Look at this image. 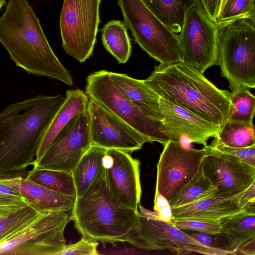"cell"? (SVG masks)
Listing matches in <instances>:
<instances>
[{"label": "cell", "mask_w": 255, "mask_h": 255, "mask_svg": "<svg viewBox=\"0 0 255 255\" xmlns=\"http://www.w3.org/2000/svg\"><path fill=\"white\" fill-rule=\"evenodd\" d=\"M0 43L16 66L28 74L72 86L70 72L52 50L27 0H9L0 17Z\"/></svg>", "instance_id": "1"}, {"label": "cell", "mask_w": 255, "mask_h": 255, "mask_svg": "<svg viewBox=\"0 0 255 255\" xmlns=\"http://www.w3.org/2000/svg\"><path fill=\"white\" fill-rule=\"evenodd\" d=\"M64 99L60 94L39 95L0 113V173L33 165L41 139Z\"/></svg>", "instance_id": "2"}, {"label": "cell", "mask_w": 255, "mask_h": 255, "mask_svg": "<svg viewBox=\"0 0 255 255\" xmlns=\"http://www.w3.org/2000/svg\"><path fill=\"white\" fill-rule=\"evenodd\" d=\"M143 82L160 97L221 128L229 118L231 92L183 62L159 64Z\"/></svg>", "instance_id": "3"}, {"label": "cell", "mask_w": 255, "mask_h": 255, "mask_svg": "<svg viewBox=\"0 0 255 255\" xmlns=\"http://www.w3.org/2000/svg\"><path fill=\"white\" fill-rule=\"evenodd\" d=\"M71 213L82 237L103 244L128 243L140 226L138 211L120 204L112 196L104 167L87 190L76 198Z\"/></svg>", "instance_id": "4"}, {"label": "cell", "mask_w": 255, "mask_h": 255, "mask_svg": "<svg viewBox=\"0 0 255 255\" xmlns=\"http://www.w3.org/2000/svg\"><path fill=\"white\" fill-rule=\"evenodd\" d=\"M255 24L241 18L217 27L218 65L232 92L255 87Z\"/></svg>", "instance_id": "5"}, {"label": "cell", "mask_w": 255, "mask_h": 255, "mask_svg": "<svg viewBox=\"0 0 255 255\" xmlns=\"http://www.w3.org/2000/svg\"><path fill=\"white\" fill-rule=\"evenodd\" d=\"M85 93L89 98L133 128L151 143L163 145L169 141L181 143L182 137L161 121L146 116L125 98L113 83L109 71L90 74L87 78Z\"/></svg>", "instance_id": "6"}, {"label": "cell", "mask_w": 255, "mask_h": 255, "mask_svg": "<svg viewBox=\"0 0 255 255\" xmlns=\"http://www.w3.org/2000/svg\"><path fill=\"white\" fill-rule=\"evenodd\" d=\"M124 23L135 42L160 64L183 62L178 35L172 32L141 0H117Z\"/></svg>", "instance_id": "7"}, {"label": "cell", "mask_w": 255, "mask_h": 255, "mask_svg": "<svg viewBox=\"0 0 255 255\" xmlns=\"http://www.w3.org/2000/svg\"><path fill=\"white\" fill-rule=\"evenodd\" d=\"M101 0H63L60 16L62 46L82 63L93 54L100 22Z\"/></svg>", "instance_id": "8"}, {"label": "cell", "mask_w": 255, "mask_h": 255, "mask_svg": "<svg viewBox=\"0 0 255 255\" xmlns=\"http://www.w3.org/2000/svg\"><path fill=\"white\" fill-rule=\"evenodd\" d=\"M71 211L42 214L0 244V255H59L66 244L64 233L72 220Z\"/></svg>", "instance_id": "9"}, {"label": "cell", "mask_w": 255, "mask_h": 255, "mask_svg": "<svg viewBox=\"0 0 255 255\" xmlns=\"http://www.w3.org/2000/svg\"><path fill=\"white\" fill-rule=\"evenodd\" d=\"M178 38L183 62L202 73L218 65L217 27L197 3L186 13Z\"/></svg>", "instance_id": "10"}, {"label": "cell", "mask_w": 255, "mask_h": 255, "mask_svg": "<svg viewBox=\"0 0 255 255\" xmlns=\"http://www.w3.org/2000/svg\"><path fill=\"white\" fill-rule=\"evenodd\" d=\"M207 153L169 141L164 145L157 164L155 190L168 201L176 197L199 170Z\"/></svg>", "instance_id": "11"}, {"label": "cell", "mask_w": 255, "mask_h": 255, "mask_svg": "<svg viewBox=\"0 0 255 255\" xmlns=\"http://www.w3.org/2000/svg\"><path fill=\"white\" fill-rule=\"evenodd\" d=\"M88 110L73 118L59 132L33 167L72 173L91 146Z\"/></svg>", "instance_id": "12"}, {"label": "cell", "mask_w": 255, "mask_h": 255, "mask_svg": "<svg viewBox=\"0 0 255 255\" xmlns=\"http://www.w3.org/2000/svg\"><path fill=\"white\" fill-rule=\"evenodd\" d=\"M139 218L140 228L128 242L137 248L174 250L177 254L194 253L208 255H232L229 252L201 244L175 227L173 222H165L141 214Z\"/></svg>", "instance_id": "13"}, {"label": "cell", "mask_w": 255, "mask_h": 255, "mask_svg": "<svg viewBox=\"0 0 255 255\" xmlns=\"http://www.w3.org/2000/svg\"><path fill=\"white\" fill-rule=\"evenodd\" d=\"M201 168L203 175L217 189L216 196L230 198L242 194L255 182V167L207 145Z\"/></svg>", "instance_id": "14"}, {"label": "cell", "mask_w": 255, "mask_h": 255, "mask_svg": "<svg viewBox=\"0 0 255 255\" xmlns=\"http://www.w3.org/2000/svg\"><path fill=\"white\" fill-rule=\"evenodd\" d=\"M91 146L128 153L140 149L149 139L119 117L89 99Z\"/></svg>", "instance_id": "15"}, {"label": "cell", "mask_w": 255, "mask_h": 255, "mask_svg": "<svg viewBox=\"0 0 255 255\" xmlns=\"http://www.w3.org/2000/svg\"><path fill=\"white\" fill-rule=\"evenodd\" d=\"M104 167L108 188L120 204L138 211L141 188L140 162L128 152L107 149Z\"/></svg>", "instance_id": "16"}, {"label": "cell", "mask_w": 255, "mask_h": 255, "mask_svg": "<svg viewBox=\"0 0 255 255\" xmlns=\"http://www.w3.org/2000/svg\"><path fill=\"white\" fill-rule=\"evenodd\" d=\"M160 121L175 133L190 142L206 146L211 137L217 136L221 127L161 97L159 98Z\"/></svg>", "instance_id": "17"}, {"label": "cell", "mask_w": 255, "mask_h": 255, "mask_svg": "<svg viewBox=\"0 0 255 255\" xmlns=\"http://www.w3.org/2000/svg\"><path fill=\"white\" fill-rule=\"evenodd\" d=\"M18 172L0 173V183L16 190L40 213L70 211L73 208L76 198L55 192Z\"/></svg>", "instance_id": "18"}, {"label": "cell", "mask_w": 255, "mask_h": 255, "mask_svg": "<svg viewBox=\"0 0 255 255\" xmlns=\"http://www.w3.org/2000/svg\"><path fill=\"white\" fill-rule=\"evenodd\" d=\"M242 194L230 198L214 195L172 208L174 220L190 219L220 222L222 219L245 209L241 208L239 204Z\"/></svg>", "instance_id": "19"}, {"label": "cell", "mask_w": 255, "mask_h": 255, "mask_svg": "<svg viewBox=\"0 0 255 255\" xmlns=\"http://www.w3.org/2000/svg\"><path fill=\"white\" fill-rule=\"evenodd\" d=\"M89 101L88 96L80 89L66 91L63 103L41 139L34 162L40 160L56 135L73 118L88 110Z\"/></svg>", "instance_id": "20"}, {"label": "cell", "mask_w": 255, "mask_h": 255, "mask_svg": "<svg viewBox=\"0 0 255 255\" xmlns=\"http://www.w3.org/2000/svg\"><path fill=\"white\" fill-rule=\"evenodd\" d=\"M120 93L146 116L160 121V96L143 82L125 74L109 72Z\"/></svg>", "instance_id": "21"}, {"label": "cell", "mask_w": 255, "mask_h": 255, "mask_svg": "<svg viewBox=\"0 0 255 255\" xmlns=\"http://www.w3.org/2000/svg\"><path fill=\"white\" fill-rule=\"evenodd\" d=\"M220 224V234L226 241V250L236 255L238 248L255 239V206L227 216Z\"/></svg>", "instance_id": "22"}, {"label": "cell", "mask_w": 255, "mask_h": 255, "mask_svg": "<svg viewBox=\"0 0 255 255\" xmlns=\"http://www.w3.org/2000/svg\"><path fill=\"white\" fill-rule=\"evenodd\" d=\"M42 214L28 203L0 207V244L23 230Z\"/></svg>", "instance_id": "23"}, {"label": "cell", "mask_w": 255, "mask_h": 255, "mask_svg": "<svg viewBox=\"0 0 255 255\" xmlns=\"http://www.w3.org/2000/svg\"><path fill=\"white\" fill-rule=\"evenodd\" d=\"M150 11L172 32L181 31L188 11L197 0H141Z\"/></svg>", "instance_id": "24"}, {"label": "cell", "mask_w": 255, "mask_h": 255, "mask_svg": "<svg viewBox=\"0 0 255 255\" xmlns=\"http://www.w3.org/2000/svg\"><path fill=\"white\" fill-rule=\"evenodd\" d=\"M106 149L91 146L73 171L72 173L76 187L77 197L81 196L87 190L103 169Z\"/></svg>", "instance_id": "25"}, {"label": "cell", "mask_w": 255, "mask_h": 255, "mask_svg": "<svg viewBox=\"0 0 255 255\" xmlns=\"http://www.w3.org/2000/svg\"><path fill=\"white\" fill-rule=\"evenodd\" d=\"M102 40L105 48L120 64L128 61L131 53V45L123 21L112 20L105 24L102 29Z\"/></svg>", "instance_id": "26"}, {"label": "cell", "mask_w": 255, "mask_h": 255, "mask_svg": "<svg viewBox=\"0 0 255 255\" xmlns=\"http://www.w3.org/2000/svg\"><path fill=\"white\" fill-rule=\"evenodd\" d=\"M25 177L57 193L77 197L76 187L72 173L33 167Z\"/></svg>", "instance_id": "27"}, {"label": "cell", "mask_w": 255, "mask_h": 255, "mask_svg": "<svg viewBox=\"0 0 255 255\" xmlns=\"http://www.w3.org/2000/svg\"><path fill=\"white\" fill-rule=\"evenodd\" d=\"M216 191L217 189L203 175L201 165L192 179L169 203L171 208L179 207L214 196Z\"/></svg>", "instance_id": "28"}, {"label": "cell", "mask_w": 255, "mask_h": 255, "mask_svg": "<svg viewBox=\"0 0 255 255\" xmlns=\"http://www.w3.org/2000/svg\"><path fill=\"white\" fill-rule=\"evenodd\" d=\"M216 137L226 145L247 147L255 145V128L253 122L228 120Z\"/></svg>", "instance_id": "29"}, {"label": "cell", "mask_w": 255, "mask_h": 255, "mask_svg": "<svg viewBox=\"0 0 255 255\" xmlns=\"http://www.w3.org/2000/svg\"><path fill=\"white\" fill-rule=\"evenodd\" d=\"M241 18L255 21V0H227L215 24L221 26Z\"/></svg>", "instance_id": "30"}, {"label": "cell", "mask_w": 255, "mask_h": 255, "mask_svg": "<svg viewBox=\"0 0 255 255\" xmlns=\"http://www.w3.org/2000/svg\"><path fill=\"white\" fill-rule=\"evenodd\" d=\"M255 97L248 89L231 92L230 116L228 120L253 122Z\"/></svg>", "instance_id": "31"}, {"label": "cell", "mask_w": 255, "mask_h": 255, "mask_svg": "<svg viewBox=\"0 0 255 255\" xmlns=\"http://www.w3.org/2000/svg\"><path fill=\"white\" fill-rule=\"evenodd\" d=\"M209 146L212 149L237 157L255 167V145L247 147H234L225 145L216 136Z\"/></svg>", "instance_id": "32"}, {"label": "cell", "mask_w": 255, "mask_h": 255, "mask_svg": "<svg viewBox=\"0 0 255 255\" xmlns=\"http://www.w3.org/2000/svg\"><path fill=\"white\" fill-rule=\"evenodd\" d=\"M172 222L175 227L182 230H191L212 235L219 234L221 232L220 222L190 219L173 220Z\"/></svg>", "instance_id": "33"}, {"label": "cell", "mask_w": 255, "mask_h": 255, "mask_svg": "<svg viewBox=\"0 0 255 255\" xmlns=\"http://www.w3.org/2000/svg\"><path fill=\"white\" fill-rule=\"evenodd\" d=\"M98 245V241L82 237L76 243L66 244L59 255H99L97 249Z\"/></svg>", "instance_id": "34"}, {"label": "cell", "mask_w": 255, "mask_h": 255, "mask_svg": "<svg viewBox=\"0 0 255 255\" xmlns=\"http://www.w3.org/2000/svg\"><path fill=\"white\" fill-rule=\"evenodd\" d=\"M153 210L158 220L171 222L174 219L169 201L156 190Z\"/></svg>", "instance_id": "35"}, {"label": "cell", "mask_w": 255, "mask_h": 255, "mask_svg": "<svg viewBox=\"0 0 255 255\" xmlns=\"http://www.w3.org/2000/svg\"><path fill=\"white\" fill-rule=\"evenodd\" d=\"M28 203L16 190L0 183V207Z\"/></svg>", "instance_id": "36"}, {"label": "cell", "mask_w": 255, "mask_h": 255, "mask_svg": "<svg viewBox=\"0 0 255 255\" xmlns=\"http://www.w3.org/2000/svg\"><path fill=\"white\" fill-rule=\"evenodd\" d=\"M222 0H197V4L207 17L216 22Z\"/></svg>", "instance_id": "37"}, {"label": "cell", "mask_w": 255, "mask_h": 255, "mask_svg": "<svg viewBox=\"0 0 255 255\" xmlns=\"http://www.w3.org/2000/svg\"><path fill=\"white\" fill-rule=\"evenodd\" d=\"M241 208H247L248 206L255 205V182L248 188L242 194L239 201Z\"/></svg>", "instance_id": "38"}, {"label": "cell", "mask_w": 255, "mask_h": 255, "mask_svg": "<svg viewBox=\"0 0 255 255\" xmlns=\"http://www.w3.org/2000/svg\"><path fill=\"white\" fill-rule=\"evenodd\" d=\"M188 235L203 245L217 248L213 243V241L211 237V235L201 232L192 233Z\"/></svg>", "instance_id": "39"}, {"label": "cell", "mask_w": 255, "mask_h": 255, "mask_svg": "<svg viewBox=\"0 0 255 255\" xmlns=\"http://www.w3.org/2000/svg\"><path fill=\"white\" fill-rule=\"evenodd\" d=\"M236 254L255 255V239H253L242 245L236 251Z\"/></svg>", "instance_id": "40"}, {"label": "cell", "mask_w": 255, "mask_h": 255, "mask_svg": "<svg viewBox=\"0 0 255 255\" xmlns=\"http://www.w3.org/2000/svg\"><path fill=\"white\" fill-rule=\"evenodd\" d=\"M6 0H0V9L1 7L5 4Z\"/></svg>", "instance_id": "41"}, {"label": "cell", "mask_w": 255, "mask_h": 255, "mask_svg": "<svg viewBox=\"0 0 255 255\" xmlns=\"http://www.w3.org/2000/svg\"><path fill=\"white\" fill-rule=\"evenodd\" d=\"M226 0H222L219 11L222 8V7H223V5L224 4V3H225Z\"/></svg>", "instance_id": "42"}]
</instances>
